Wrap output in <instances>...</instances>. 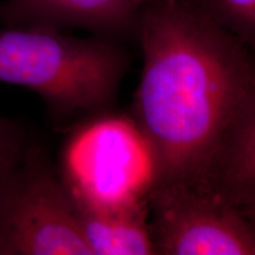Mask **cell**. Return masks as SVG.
<instances>
[{"instance_id": "obj_4", "label": "cell", "mask_w": 255, "mask_h": 255, "mask_svg": "<svg viewBox=\"0 0 255 255\" xmlns=\"http://www.w3.org/2000/svg\"><path fill=\"white\" fill-rule=\"evenodd\" d=\"M155 254L253 255L254 220L219 197L186 187L148 190Z\"/></svg>"}, {"instance_id": "obj_7", "label": "cell", "mask_w": 255, "mask_h": 255, "mask_svg": "<svg viewBox=\"0 0 255 255\" xmlns=\"http://www.w3.org/2000/svg\"><path fill=\"white\" fill-rule=\"evenodd\" d=\"M81 232L92 255L155 254L148 194L124 201H97L70 190Z\"/></svg>"}, {"instance_id": "obj_3", "label": "cell", "mask_w": 255, "mask_h": 255, "mask_svg": "<svg viewBox=\"0 0 255 255\" xmlns=\"http://www.w3.org/2000/svg\"><path fill=\"white\" fill-rule=\"evenodd\" d=\"M0 255H92L69 188L32 139L0 168Z\"/></svg>"}, {"instance_id": "obj_1", "label": "cell", "mask_w": 255, "mask_h": 255, "mask_svg": "<svg viewBox=\"0 0 255 255\" xmlns=\"http://www.w3.org/2000/svg\"><path fill=\"white\" fill-rule=\"evenodd\" d=\"M132 123L149 189L186 187L254 220L255 65L251 49L188 0L141 8Z\"/></svg>"}, {"instance_id": "obj_5", "label": "cell", "mask_w": 255, "mask_h": 255, "mask_svg": "<svg viewBox=\"0 0 255 255\" xmlns=\"http://www.w3.org/2000/svg\"><path fill=\"white\" fill-rule=\"evenodd\" d=\"M60 176L70 190L97 201L143 197L149 165L132 121L101 117L83 127L66 145Z\"/></svg>"}, {"instance_id": "obj_9", "label": "cell", "mask_w": 255, "mask_h": 255, "mask_svg": "<svg viewBox=\"0 0 255 255\" xmlns=\"http://www.w3.org/2000/svg\"><path fill=\"white\" fill-rule=\"evenodd\" d=\"M30 141L20 124L0 116V168L19 157Z\"/></svg>"}, {"instance_id": "obj_2", "label": "cell", "mask_w": 255, "mask_h": 255, "mask_svg": "<svg viewBox=\"0 0 255 255\" xmlns=\"http://www.w3.org/2000/svg\"><path fill=\"white\" fill-rule=\"evenodd\" d=\"M129 63L116 40L45 27L0 28V83L36 92L62 119L113 107Z\"/></svg>"}, {"instance_id": "obj_10", "label": "cell", "mask_w": 255, "mask_h": 255, "mask_svg": "<svg viewBox=\"0 0 255 255\" xmlns=\"http://www.w3.org/2000/svg\"><path fill=\"white\" fill-rule=\"evenodd\" d=\"M138 1V4L142 6H145V5H149V4H152V2H157V1H170V0H137Z\"/></svg>"}, {"instance_id": "obj_6", "label": "cell", "mask_w": 255, "mask_h": 255, "mask_svg": "<svg viewBox=\"0 0 255 255\" xmlns=\"http://www.w3.org/2000/svg\"><path fill=\"white\" fill-rule=\"evenodd\" d=\"M141 8L137 0H4L0 1V24L79 27L119 41L136 36Z\"/></svg>"}, {"instance_id": "obj_8", "label": "cell", "mask_w": 255, "mask_h": 255, "mask_svg": "<svg viewBox=\"0 0 255 255\" xmlns=\"http://www.w3.org/2000/svg\"><path fill=\"white\" fill-rule=\"evenodd\" d=\"M250 49L255 45V0H188Z\"/></svg>"}]
</instances>
